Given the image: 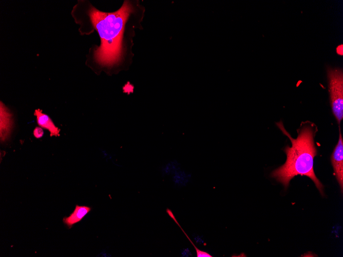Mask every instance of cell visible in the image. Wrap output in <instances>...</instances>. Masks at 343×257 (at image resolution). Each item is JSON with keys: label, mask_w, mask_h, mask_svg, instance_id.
Here are the masks:
<instances>
[{"label": "cell", "mask_w": 343, "mask_h": 257, "mask_svg": "<svg viewBox=\"0 0 343 257\" xmlns=\"http://www.w3.org/2000/svg\"><path fill=\"white\" fill-rule=\"evenodd\" d=\"M282 132L290 139L292 146H286L284 151L287 155L285 163L273 170L271 176L287 188L290 181L297 175H305L311 179L321 195L323 185L314 171L313 160L317 154L314 141L316 130L315 126L306 124L298 129V136L294 139L286 131L281 121L276 123Z\"/></svg>", "instance_id": "6da1fadb"}, {"label": "cell", "mask_w": 343, "mask_h": 257, "mask_svg": "<svg viewBox=\"0 0 343 257\" xmlns=\"http://www.w3.org/2000/svg\"><path fill=\"white\" fill-rule=\"evenodd\" d=\"M133 8L128 1L113 12H104L91 7L89 15L98 32L101 43L94 53L96 61L110 66L120 62L123 55L122 38L125 23Z\"/></svg>", "instance_id": "7a4b0ae2"}, {"label": "cell", "mask_w": 343, "mask_h": 257, "mask_svg": "<svg viewBox=\"0 0 343 257\" xmlns=\"http://www.w3.org/2000/svg\"><path fill=\"white\" fill-rule=\"evenodd\" d=\"M330 102L339 124L343 118V72L339 68L327 67Z\"/></svg>", "instance_id": "3957f363"}, {"label": "cell", "mask_w": 343, "mask_h": 257, "mask_svg": "<svg viewBox=\"0 0 343 257\" xmlns=\"http://www.w3.org/2000/svg\"><path fill=\"white\" fill-rule=\"evenodd\" d=\"M331 160L335 177L342 192L343 187V140L340 128L338 142L334 149Z\"/></svg>", "instance_id": "277c9868"}, {"label": "cell", "mask_w": 343, "mask_h": 257, "mask_svg": "<svg viewBox=\"0 0 343 257\" xmlns=\"http://www.w3.org/2000/svg\"><path fill=\"white\" fill-rule=\"evenodd\" d=\"M12 126L13 120L11 114L1 102L0 133L2 142H6L10 137Z\"/></svg>", "instance_id": "5b68a950"}, {"label": "cell", "mask_w": 343, "mask_h": 257, "mask_svg": "<svg viewBox=\"0 0 343 257\" xmlns=\"http://www.w3.org/2000/svg\"><path fill=\"white\" fill-rule=\"evenodd\" d=\"M34 115L37 125L43 129L48 130L51 136H59L60 129L55 126L53 121L40 109H35Z\"/></svg>", "instance_id": "8992f818"}, {"label": "cell", "mask_w": 343, "mask_h": 257, "mask_svg": "<svg viewBox=\"0 0 343 257\" xmlns=\"http://www.w3.org/2000/svg\"><path fill=\"white\" fill-rule=\"evenodd\" d=\"M91 210L89 206L76 205L73 212L68 216L63 218V223L71 228L73 225L81 222Z\"/></svg>", "instance_id": "52a82bcc"}, {"label": "cell", "mask_w": 343, "mask_h": 257, "mask_svg": "<svg viewBox=\"0 0 343 257\" xmlns=\"http://www.w3.org/2000/svg\"><path fill=\"white\" fill-rule=\"evenodd\" d=\"M166 212L168 214V215L174 221V222L178 225V226L180 228V229L182 230L183 232L185 234V236L186 238L188 239L189 242L191 243L192 245L194 247V248L196 250V256L197 257H212L209 253L205 251L201 250L199 249H198L193 243V242L192 241V240L189 239L188 236L187 235V234L185 232L184 230L182 229L181 226L179 225L178 222L176 220L174 214L172 212V211L168 208L166 209Z\"/></svg>", "instance_id": "ba28073f"}, {"label": "cell", "mask_w": 343, "mask_h": 257, "mask_svg": "<svg viewBox=\"0 0 343 257\" xmlns=\"http://www.w3.org/2000/svg\"><path fill=\"white\" fill-rule=\"evenodd\" d=\"M173 180L175 183L179 185H185L190 178L189 174L186 173L184 171L178 170L174 173Z\"/></svg>", "instance_id": "9c48e42d"}, {"label": "cell", "mask_w": 343, "mask_h": 257, "mask_svg": "<svg viewBox=\"0 0 343 257\" xmlns=\"http://www.w3.org/2000/svg\"><path fill=\"white\" fill-rule=\"evenodd\" d=\"M179 170V167L177 163L171 162L168 163L164 168V171L166 173H175Z\"/></svg>", "instance_id": "30bf717a"}, {"label": "cell", "mask_w": 343, "mask_h": 257, "mask_svg": "<svg viewBox=\"0 0 343 257\" xmlns=\"http://www.w3.org/2000/svg\"><path fill=\"white\" fill-rule=\"evenodd\" d=\"M44 132L43 129L39 126L34 128L33 131V134L36 139H40L44 135Z\"/></svg>", "instance_id": "8fae6325"}, {"label": "cell", "mask_w": 343, "mask_h": 257, "mask_svg": "<svg viewBox=\"0 0 343 257\" xmlns=\"http://www.w3.org/2000/svg\"><path fill=\"white\" fill-rule=\"evenodd\" d=\"M195 240L196 241V242L199 243V244H201L204 243L203 239L202 238V236H201L200 235H196V236L195 238Z\"/></svg>", "instance_id": "7c38bea8"}, {"label": "cell", "mask_w": 343, "mask_h": 257, "mask_svg": "<svg viewBox=\"0 0 343 257\" xmlns=\"http://www.w3.org/2000/svg\"><path fill=\"white\" fill-rule=\"evenodd\" d=\"M182 253L183 256H189V255H191V253L188 249H184Z\"/></svg>", "instance_id": "4fadbf2b"}]
</instances>
